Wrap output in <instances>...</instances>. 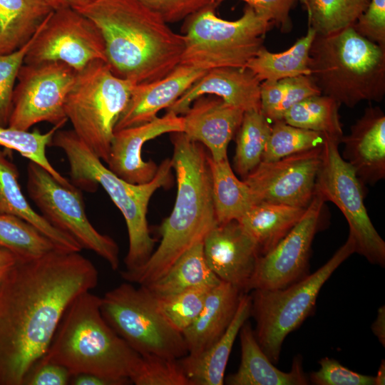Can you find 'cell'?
<instances>
[{"mask_svg": "<svg viewBox=\"0 0 385 385\" xmlns=\"http://www.w3.org/2000/svg\"><path fill=\"white\" fill-rule=\"evenodd\" d=\"M55 249L18 260L0 282V385H23L46 354L68 306L98 284V272L79 253Z\"/></svg>", "mask_w": 385, "mask_h": 385, "instance_id": "1", "label": "cell"}, {"mask_svg": "<svg viewBox=\"0 0 385 385\" xmlns=\"http://www.w3.org/2000/svg\"><path fill=\"white\" fill-rule=\"evenodd\" d=\"M99 29L106 62L133 84L165 77L180 63L184 36L138 0H88L73 8Z\"/></svg>", "mask_w": 385, "mask_h": 385, "instance_id": "2", "label": "cell"}, {"mask_svg": "<svg viewBox=\"0 0 385 385\" xmlns=\"http://www.w3.org/2000/svg\"><path fill=\"white\" fill-rule=\"evenodd\" d=\"M170 134L171 160L177 180L173 209L160 225V244L146 262L136 270L120 272L125 280L139 285L146 286L162 277L184 252L202 242L217 224L210 154L204 145L183 132Z\"/></svg>", "mask_w": 385, "mask_h": 385, "instance_id": "3", "label": "cell"}, {"mask_svg": "<svg viewBox=\"0 0 385 385\" xmlns=\"http://www.w3.org/2000/svg\"><path fill=\"white\" fill-rule=\"evenodd\" d=\"M101 301L90 291L76 297L41 360L64 366L71 376L93 374L129 384L140 355L107 323Z\"/></svg>", "mask_w": 385, "mask_h": 385, "instance_id": "4", "label": "cell"}, {"mask_svg": "<svg viewBox=\"0 0 385 385\" xmlns=\"http://www.w3.org/2000/svg\"><path fill=\"white\" fill-rule=\"evenodd\" d=\"M51 146L61 148L67 157L70 175L77 188L94 191L98 185L106 190L121 212L128 230V250L124 262L125 270H134L143 266L155 247L151 237L147 213L150 200L154 192L173 184L171 159L163 160L153 180L144 184H132L121 179L101 163L81 140L73 130H58Z\"/></svg>", "mask_w": 385, "mask_h": 385, "instance_id": "5", "label": "cell"}, {"mask_svg": "<svg viewBox=\"0 0 385 385\" xmlns=\"http://www.w3.org/2000/svg\"><path fill=\"white\" fill-rule=\"evenodd\" d=\"M309 76L321 93L349 108L385 96V47L359 35L352 26L316 34L309 50Z\"/></svg>", "mask_w": 385, "mask_h": 385, "instance_id": "6", "label": "cell"}, {"mask_svg": "<svg viewBox=\"0 0 385 385\" xmlns=\"http://www.w3.org/2000/svg\"><path fill=\"white\" fill-rule=\"evenodd\" d=\"M215 4L184 20L185 47L180 63L207 71L219 67L245 68L255 57L274 26L266 16L246 4L242 15L227 21L216 15Z\"/></svg>", "mask_w": 385, "mask_h": 385, "instance_id": "7", "label": "cell"}, {"mask_svg": "<svg viewBox=\"0 0 385 385\" xmlns=\"http://www.w3.org/2000/svg\"><path fill=\"white\" fill-rule=\"evenodd\" d=\"M134 85L114 75L106 62L97 60L77 71L66 97L64 109L73 130L106 163L115 125Z\"/></svg>", "mask_w": 385, "mask_h": 385, "instance_id": "8", "label": "cell"}, {"mask_svg": "<svg viewBox=\"0 0 385 385\" xmlns=\"http://www.w3.org/2000/svg\"><path fill=\"white\" fill-rule=\"evenodd\" d=\"M354 252V242L348 236L346 242L314 273L282 289L252 291L251 316L256 322L255 337L273 364L278 362L287 335L313 312L324 284Z\"/></svg>", "mask_w": 385, "mask_h": 385, "instance_id": "9", "label": "cell"}, {"mask_svg": "<svg viewBox=\"0 0 385 385\" xmlns=\"http://www.w3.org/2000/svg\"><path fill=\"white\" fill-rule=\"evenodd\" d=\"M107 323L140 355L180 359L188 352L183 334L160 313L155 296L145 286L122 283L101 297Z\"/></svg>", "mask_w": 385, "mask_h": 385, "instance_id": "10", "label": "cell"}, {"mask_svg": "<svg viewBox=\"0 0 385 385\" xmlns=\"http://www.w3.org/2000/svg\"><path fill=\"white\" fill-rule=\"evenodd\" d=\"M340 140L328 136L322 146V162L314 194L339 207L349 227L355 252L370 263L385 265V242L379 235L364 205V185L339 151Z\"/></svg>", "mask_w": 385, "mask_h": 385, "instance_id": "11", "label": "cell"}, {"mask_svg": "<svg viewBox=\"0 0 385 385\" xmlns=\"http://www.w3.org/2000/svg\"><path fill=\"white\" fill-rule=\"evenodd\" d=\"M27 191L50 224L71 236L82 249L104 259L112 270L118 269V245L90 222L82 194L76 186L61 184L41 166L30 161L27 167Z\"/></svg>", "mask_w": 385, "mask_h": 385, "instance_id": "12", "label": "cell"}, {"mask_svg": "<svg viewBox=\"0 0 385 385\" xmlns=\"http://www.w3.org/2000/svg\"><path fill=\"white\" fill-rule=\"evenodd\" d=\"M77 71L60 61L23 63L17 75L8 126L28 130L35 124L48 122L63 126L66 97Z\"/></svg>", "mask_w": 385, "mask_h": 385, "instance_id": "13", "label": "cell"}, {"mask_svg": "<svg viewBox=\"0 0 385 385\" xmlns=\"http://www.w3.org/2000/svg\"><path fill=\"white\" fill-rule=\"evenodd\" d=\"M106 62L105 45L96 25L73 8L53 11L41 26L24 63L60 61L76 71Z\"/></svg>", "mask_w": 385, "mask_h": 385, "instance_id": "14", "label": "cell"}, {"mask_svg": "<svg viewBox=\"0 0 385 385\" xmlns=\"http://www.w3.org/2000/svg\"><path fill=\"white\" fill-rule=\"evenodd\" d=\"M324 202L314 194L297 225L272 250L259 257L247 292L282 289L309 274L312 244L319 229Z\"/></svg>", "mask_w": 385, "mask_h": 385, "instance_id": "15", "label": "cell"}, {"mask_svg": "<svg viewBox=\"0 0 385 385\" xmlns=\"http://www.w3.org/2000/svg\"><path fill=\"white\" fill-rule=\"evenodd\" d=\"M322 146L274 161H262L242 180L260 202L307 208L314 196Z\"/></svg>", "mask_w": 385, "mask_h": 385, "instance_id": "16", "label": "cell"}, {"mask_svg": "<svg viewBox=\"0 0 385 385\" xmlns=\"http://www.w3.org/2000/svg\"><path fill=\"white\" fill-rule=\"evenodd\" d=\"M205 260L222 282L247 293L260 256L258 246L237 220L217 223L202 241Z\"/></svg>", "mask_w": 385, "mask_h": 385, "instance_id": "17", "label": "cell"}, {"mask_svg": "<svg viewBox=\"0 0 385 385\" xmlns=\"http://www.w3.org/2000/svg\"><path fill=\"white\" fill-rule=\"evenodd\" d=\"M183 115L167 111L162 117L115 131L107 163L108 168L132 184H144L151 181L158 166L153 160H143V145L163 134L183 132Z\"/></svg>", "mask_w": 385, "mask_h": 385, "instance_id": "18", "label": "cell"}, {"mask_svg": "<svg viewBox=\"0 0 385 385\" xmlns=\"http://www.w3.org/2000/svg\"><path fill=\"white\" fill-rule=\"evenodd\" d=\"M244 113L217 96H202L183 115V133L205 145L213 160L220 161L227 158L228 145L238 130Z\"/></svg>", "mask_w": 385, "mask_h": 385, "instance_id": "19", "label": "cell"}, {"mask_svg": "<svg viewBox=\"0 0 385 385\" xmlns=\"http://www.w3.org/2000/svg\"><path fill=\"white\" fill-rule=\"evenodd\" d=\"M260 83L247 68L219 67L206 71L168 108L177 115H183L197 98L209 95L245 112L260 111Z\"/></svg>", "mask_w": 385, "mask_h": 385, "instance_id": "20", "label": "cell"}, {"mask_svg": "<svg viewBox=\"0 0 385 385\" xmlns=\"http://www.w3.org/2000/svg\"><path fill=\"white\" fill-rule=\"evenodd\" d=\"M340 143L344 144L342 158L364 185H374L384 179L385 115L379 107L368 106Z\"/></svg>", "mask_w": 385, "mask_h": 385, "instance_id": "21", "label": "cell"}, {"mask_svg": "<svg viewBox=\"0 0 385 385\" xmlns=\"http://www.w3.org/2000/svg\"><path fill=\"white\" fill-rule=\"evenodd\" d=\"M206 71L180 64L156 81L133 86L115 131L149 122L173 105Z\"/></svg>", "mask_w": 385, "mask_h": 385, "instance_id": "22", "label": "cell"}, {"mask_svg": "<svg viewBox=\"0 0 385 385\" xmlns=\"http://www.w3.org/2000/svg\"><path fill=\"white\" fill-rule=\"evenodd\" d=\"M241 361L237 371L225 381L230 385H307L302 359L297 356L289 371L278 369L259 344L251 325L245 322L240 332Z\"/></svg>", "mask_w": 385, "mask_h": 385, "instance_id": "23", "label": "cell"}, {"mask_svg": "<svg viewBox=\"0 0 385 385\" xmlns=\"http://www.w3.org/2000/svg\"><path fill=\"white\" fill-rule=\"evenodd\" d=\"M242 293L222 281L210 290L201 312L182 332L188 354L202 353L222 335L235 314Z\"/></svg>", "mask_w": 385, "mask_h": 385, "instance_id": "24", "label": "cell"}, {"mask_svg": "<svg viewBox=\"0 0 385 385\" xmlns=\"http://www.w3.org/2000/svg\"><path fill=\"white\" fill-rule=\"evenodd\" d=\"M251 295L241 294L235 314L222 335L197 355L179 359L191 385H222L229 356L242 325L251 316Z\"/></svg>", "mask_w": 385, "mask_h": 385, "instance_id": "25", "label": "cell"}, {"mask_svg": "<svg viewBox=\"0 0 385 385\" xmlns=\"http://www.w3.org/2000/svg\"><path fill=\"white\" fill-rule=\"evenodd\" d=\"M16 165L0 150V214L19 217L36 227L58 250L80 252L81 245L70 235L56 228L31 207L19 183Z\"/></svg>", "mask_w": 385, "mask_h": 385, "instance_id": "26", "label": "cell"}, {"mask_svg": "<svg viewBox=\"0 0 385 385\" xmlns=\"http://www.w3.org/2000/svg\"><path fill=\"white\" fill-rule=\"evenodd\" d=\"M53 11L44 0H0V54L26 45Z\"/></svg>", "mask_w": 385, "mask_h": 385, "instance_id": "27", "label": "cell"}, {"mask_svg": "<svg viewBox=\"0 0 385 385\" xmlns=\"http://www.w3.org/2000/svg\"><path fill=\"white\" fill-rule=\"evenodd\" d=\"M305 210L306 208L260 202L237 221L256 242L262 255L290 232Z\"/></svg>", "mask_w": 385, "mask_h": 385, "instance_id": "28", "label": "cell"}, {"mask_svg": "<svg viewBox=\"0 0 385 385\" xmlns=\"http://www.w3.org/2000/svg\"><path fill=\"white\" fill-rule=\"evenodd\" d=\"M212 194L217 223L238 220L254 205L260 202L244 180L235 175L228 158H209Z\"/></svg>", "mask_w": 385, "mask_h": 385, "instance_id": "29", "label": "cell"}, {"mask_svg": "<svg viewBox=\"0 0 385 385\" xmlns=\"http://www.w3.org/2000/svg\"><path fill=\"white\" fill-rule=\"evenodd\" d=\"M220 282L209 267L202 242H200L184 252L165 274L145 287L154 295L162 297L195 287H213Z\"/></svg>", "mask_w": 385, "mask_h": 385, "instance_id": "30", "label": "cell"}, {"mask_svg": "<svg viewBox=\"0 0 385 385\" xmlns=\"http://www.w3.org/2000/svg\"><path fill=\"white\" fill-rule=\"evenodd\" d=\"M315 36L316 32L308 27L304 36L280 53H272L263 46L245 68L250 69L260 82L309 75V50Z\"/></svg>", "mask_w": 385, "mask_h": 385, "instance_id": "31", "label": "cell"}, {"mask_svg": "<svg viewBox=\"0 0 385 385\" xmlns=\"http://www.w3.org/2000/svg\"><path fill=\"white\" fill-rule=\"evenodd\" d=\"M272 125L260 111L244 113L236 133V149L233 158L235 172L245 178L262 162L271 133Z\"/></svg>", "mask_w": 385, "mask_h": 385, "instance_id": "32", "label": "cell"}, {"mask_svg": "<svg viewBox=\"0 0 385 385\" xmlns=\"http://www.w3.org/2000/svg\"><path fill=\"white\" fill-rule=\"evenodd\" d=\"M340 104L323 95L308 97L292 107L283 120L289 125L324 133L341 140L343 136L339 108Z\"/></svg>", "mask_w": 385, "mask_h": 385, "instance_id": "33", "label": "cell"}, {"mask_svg": "<svg viewBox=\"0 0 385 385\" xmlns=\"http://www.w3.org/2000/svg\"><path fill=\"white\" fill-rule=\"evenodd\" d=\"M0 248L11 252L18 260L36 259L58 249L29 222L4 214H0Z\"/></svg>", "mask_w": 385, "mask_h": 385, "instance_id": "34", "label": "cell"}, {"mask_svg": "<svg viewBox=\"0 0 385 385\" xmlns=\"http://www.w3.org/2000/svg\"><path fill=\"white\" fill-rule=\"evenodd\" d=\"M307 12L308 27L328 35L352 26L370 0H300Z\"/></svg>", "mask_w": 385, "mask_h": 385, "instance_id": "35", "label": "cell"}, {"mask_svg": "<svg viewBox=\"0 0 385 385\" xmlns=\"http://www.w3.org/2000/svg\"><path fill=\"white\" fill-rule=\"evenodd\" d=\"M61 128L60 125H53L48 132L41 133L38 130L29 132L9 126H0V146L17 151L30 161L41 166L61 184L71 185L73 184L51 165L46 155V147L51 146L54 133Z\"/></svg>", "mask_w": 385, "mask_h": 385, "instance_id": "36", "label": "cell"}, {"mask_svg": "<svg viewBox=\"0 0 385 385\" xmlns=\"http://www.w3.org/2000/svg\"><path fill=\"white\" fill-rule=\"evenodd\" d=\"M263 155V162L277 160L302 151L322 147L329 135L289 125L283 120L273 122Z\"/></svg>", "mask_w": 385, "mask_h": 385, "instance_id": "37", "label": "cell"}, {"mask_svg": "<svg viewBox=\"0 0 385 385\" xmlns=\"http://www.w3.org/2000/svg\"><path fill=\"white\" fill-rule=\"evenodd\" d=\"M212 288L195 287L162 297L152 294L155 296L160 313L175 329L182 333L198 316Z\"/></svg>", "mask_w": 385, "mask_h": 385, "instance_id": "38", "label": "cell"}, {"mask_svg": "<svg viewBox=\"0 0 385 385\" xmlns=\"http://www.w3.org/2000/svg\"><path fill=\"white\" fill-rule=\"evenodd\" d=\"M136 385H191L179 359L160 355H140L130 377Z\"/></svg>", "mask_w": 385, "mask_h": 385, "instance_id": "39", "label": "cell"}, {"mask_svg": "<svg viewBox=\"0 0 385 385\" xmlns=\"http://www.w3.org/2000/svg\"><path fill=\"white\" fill-rule=\"evenodd\" d=\"M40 28L33 38L19 50L8 54H0V126L7 127L9 125L17 75Z\"/></svg>", "mask_w": 385, "mask_h": 385, "instance_id": "40", "label": "cell"}, {"mask_svg": "<svg viewBox=\"0 0 385 385\" xmlns=\"http://www.w3.org/2000/svg\"><path fill=\"white\" fill-rule=\"evenodd\" d=\"M319 369L309 376L314 385H374V376L361 374L347 369L337 360L324 357L319 361Z\"/></svg>", "mask_w": 385, "mask_h": 385, "instance_id": "41", "label": "cell"}, {"mask_svg": "<svg viewBox=\"0 0 385 385\" xmlns=\"http://www.w3.org/2000/svg\"><path fill=\"white\" fill-rule=\"evenodd\" d=\"M322 94L309 75L288 78V84L280 102L265 117L270 121L283 120L285 113L304 99Z\"/></svg>", "mask_w": 385, "mask_h": 385, "instance_id": "42", "label": "cell"}, {"mask_svg": "<svg viewBox=\"0 0 385 385\" xmlns=\"http://www.w3.org/2000/svg\"><path fill=\"white\" fill-rule=\"evenodd\" d=\"M138 1L160 16L168 24L184 21L190 15L212 4L217 5L215 0Z\"/></svg>", "mask_w": 385, "mask_h": 385, "instance_id": "43", "label": "cell"}, {"mask_svg": "<svg viewBox=\"0 0 385 385\" xmlns=\"http://www.w3.org/2000/svg\"><path fill=\"white\" fill-rule=\"evenodd\" d=\"M352 27L359 35L385 47V0H370Z\"/></svg>", "mask_w": 385, "mask_h": 385, "instance_id": "44", "label": "cell"}, {"mask_svg": "<svg viewBox=\"0 0 385 385\" xmlns=\"http://www.w3.org/2000/svg\"><path fill=\"white\" fill-rule=\"evenodd\" d=\"M225 0H215L218 6ZM256 11L266 16L281 32L289 33L292 29L289 11L295 0H241Z\"/></svg>", "mask_w": 385, "mask_h": 385, "instance_id": "45", "label": "cell"}, {"mask_svg": "<svg viewBox=\"0 0 385 385\" xmlns=\"http://www.w3.org/2000/svg\"><path fill=\"white\" fill-rule=\"evenodd\" d=\"M71 376L64 366L39 359L26 376L23 385H66Z\"/></svg>", "mask_w": 385, "mask_h": 385, "instance_id": "46", "label": "cell"}, {"mask_svg": "<svg viewBox=\"0 0 385 385\" xmlns=\"http://www.w3.org/2000/svg\"><path fill=\"white\" fill-rule=\"evenodd\" d=\"M288 84V78L278 81H264L260 83V112L265 116L282 98Z\"/></svg>", "mask_w": 385, "mask_h": 385, "instance_id": "47", "label": "cell"}, {"mask_svg": "<svg viewBox=\"0 0 385 385\" xmlns=\"http://www.w3.org/2000/svg\"><path fill=\"white\" fill-rule=\"evenodd\" d=\"M69 384L73 385H125L122 381L93 374L73 375L71 376Z\"/></svg>", "mask_w": 385, "mask_h": 385, "instance_id": "48", "label": "cell"}, {"mask_svg": "<svg viewBox=\"0 0 385 385\" xmlns=\"http://www.w3.org/2000/svg\"><path fill=\"white\" fill-rule=\"evenodd\" d=\"M371 330L379 342L385 346V307H380L377 311L375 321L371 325Z\"/></svg>", "mask_w": 385, "mask_h": 385, "instance_id": "49", "label": "cell"}, {"mask_svg": "<svg viewBox=\"0 0 385 385\" xmlns=\"http://www.w3.org/2000/svg\"><path fill=\"white\" fill-rule=\"evenodd\" d=\"M55 11L64 8H74L88 0H44Z\"/></svg>", "mask_w": 385, "mask_h": 385, "instance_id": "50", "label": "cell"}, {"mask_svg": "<svg viewBox=\"0 0 385 385\" xmlns=\"http://www.w3.org/2000/svg\"><path fill=\"white\" fill-rule=\"evenodd\" d=\"M16 261V257L11 252L0 248V273L5 272Z\"/></svg>", "mask_w": 385, "mask_h": 385, "instance_id": "51", "label": "cell"}, {"mask_svg": "<svg viewBox=\"0 0 385 385\" xmlns=\"http://www.w3.org/2000/svg\"><path fill=\"white\" fill-rule=\"evenodd\" d=\"M385 384V361L381 360V364L374 376V385H384Z\"/></svg>", "mask_w": 385, "mask_h": 385, "instance_id": "52", "label": "cell"}, {"mask_svg": "<svg viewBox=\"0 0 385 385\" xmlns=\"http://www.w3.org/2000/svg\"><path fill=\"white\" fill-rule=\"evenodd\" d=\"M4 273H0V282H1V278L4 275Z\"/></svg>", "mask_w": 385, "mask_h": 385, "instance_id": "53", "label": "cell"}]
</instances>
